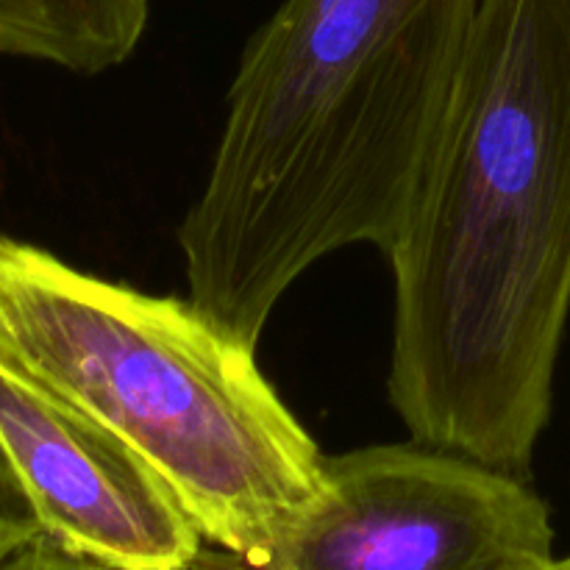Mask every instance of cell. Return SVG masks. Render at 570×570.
<instances>
[{
    "instance_id": "6da1fadb",
    "label": "cell",
    "mask_w": 570,
    "mask_h": 570,
    "mask_svg": "<svg viewBox=\"0 0 570 570\" xmlns=\"http://www.w3.org/2000/svg\"><path fill=\"white\" fill-rule=\"evenodd\" d=\"M412 440L529 479L570 312V0H479L393 248Z\"/></svg>"
},
{
    "instance_id": "7a4b0ae2",
    "label": "cell",
    "mask_w": 570,
    "mask_h": 570,
    "mask_svg": "<svg viewBox=\"0 0 570 570\" xmlns=\"http://www.w3.org/2000/svg\"><path fill=\"white\" fill-rule=\"evenodd\" d=\"M479 0H284L250 37L178 226L189 298L259 345L282 295L351 245L393 248Z\"/></svg>"
},
{
    "instance_id": "3957f363",
    "label": "cell",
    "mask_w": 570,
    "mask_h": 570,
    "mask_svg": "<svg viewBox=\"0 0 570 570\" xmlns=\"http://www.w3.org/2000/svg\"><path fill=\"white\" fill-rule=\"evenodd\" d=\"M0 360L126 440L200 529L259 570L323 490L326 456L256 348L161 298L0 237Z\"/></svg>"
},
{
    "instance_id": "277c9868",
    "label": "cell",
    "mask_w": 570,
    "mask_h": 570,
    "mask_svg": "<svg viewBox=\"0 0 570 570\" xmlns=\"http://www.w3.org/2000/svg\"><path fill=\"white\" fill-rule=\"evenodd\" d=\"M554 529L529 479L432 445L326 456L315 504L259 570H532Z\"/></svg>"
},
{
    "instance_id": "5b68a950",
    "label": "cell",
    "mask_w": 570,
    "mask_h": 570,
    "mask_svg": "<svg viewBox=\"0 0 570 570\" xmlns=\"http://www.w3.org/2000/svg\"><path fill=\"white\" fill-rule=\"evenodd\" d=\"M0 445L42 532L128 570H193L204 534L139 451L0 360Z\"/></svg>"
},
{
    "instance_id": "8992f818",
    "label": "cell",
    "mask_w": 570,
    "mask_h": 570,
    "mask_svg": "<svg viewBox=\"0 0 570 570\" xmlns=\"http://www.w3.org/2000/svg\"><path fill=\"white\" fill-rule=\"evenodd\" d=\"M150 0H0V56L95 76L139 48Z\"/></svg>"
},
{
    "instance_id": "52a82bcc",
    "label": "cell",
    "mask_w": 570,
    "mask_h": 570,
    "mask_svg": "<svg viewBox=\"0 0 570 570\" xmlns=\"http://www.w3.org/2000/svg\"><path fill=\"white\" fill-rule=\"evenodd\" d=\"M42 532L37 510L0 445V560Z\"/></svg>"
},
{
    "instance_id": "ba28073f",
    "label": "cell",
    "mask_w": 570,
    "mask_h": 570,
    "mask_svg": "<svg viewBox=\"0 0 570 570\" xmlns=\"http://www.w3.org/2000/svg\"><path fill=\"white\" fill-rule=\"evenodd\" d=\"M0 570H128L109 566V562H100L95 557L78 554V551L67 549L59 540H53L50 534L39 532L37 538H31L28 543L17 546L14 551L0 560ZM204 570V568H193Z\"/></svg>"
},
{
    "instance_id": "9c48e42d",
    "label": "cell",
    "mask_w": 570,
    "mask_h": 570,
    "mask_svg": "<svg viewBox=\"0 0 570 570\" xmlns=\"http://www.w3.org/2000/svg\"><path fill=\"white\" fill-rule=\"evenodd\" d=\"M532 570H560V560H551V562H546V566H538V568H532Z\"/></svg>"
},
{
    "instance_id": "30bf717a",
    "label": "cell",
    "mask_w": 570,
    "mask_h": 570,
    "mask_svg": "<svg viewBox=\"0 0 570 570\" xmlns=\"http://www.w3.org/2000/svg\"><path fill=\"white\" fill-rule=\"evenodd\" d=\"M560 570H570V557H566V560H560Z\"/></svg>"
}]
</instances>
